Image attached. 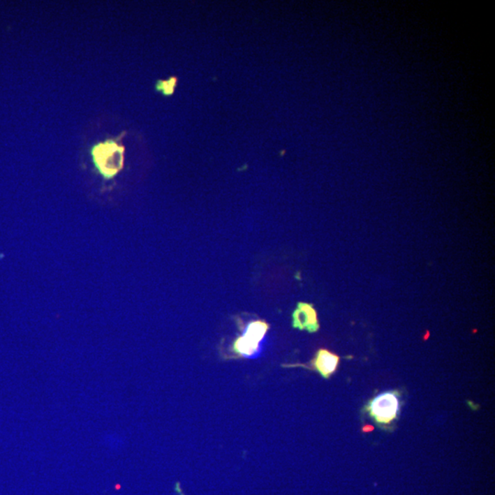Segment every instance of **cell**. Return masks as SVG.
<instances>
[{
	"label": "cell",
	"instance_id": "obj_5",
	"mask_svg": "<svg viewBox=\"0 0 495 495\" xmlns=\"http://www.w3.org/2000/svg\"><path fill=\"white\" fill-rule=\"evenodd\" d=\"M269 324L263 320L251 322L242 337L251 345L260 348V342L265 339L269 330Z\"/></svg>",
	"mask_w": 495,
	"mask_h": 495
},
{
	"label": "cell",
	"instance_id": "obj_6",
	"mask_svg": "<svg viewBox=\"0 0 495 495\" xmlns=\"http://www.w3.org/2000/svg\"><path fill=\"white\" fill-rule=\"evenodd\" d=\"M177 78L175 77L170 78L168 81H159L156 84V89L162 92L163 95H172L177 87Z\"/></svg>",
	"mask_w": 495,
	"mask_h": 495
},
{
	"label": "cell",
	"instance_id": "obj_2",
	"mask_svg": "<svg viewBox=\"0 0 495 495\" xmlns=\"http://www.w3.org/2000/svg\"><path fill=\"white\" fill-rule=\"evenodd\" d=\"M400 404L394 392H385L378 395L369 406V412L379 424H390L397 420Z\"/></svg>",
	"mask_w": 495,
	"mask_h": 495
},
{
	"label": "cell",
	"instance_id": "obj_4",
	"mask_svg": "<svg viewBox=\"0 0 495 495\" xmlns=\"http://www.w3.org/2000/svg\"><path fill=\"white\" fill-rule=\"evenodd\" d=\"M339 357L331 351L321 348L316 353L315 358L310 363L309 367L325 379H329L338 369Z\"/></svg>",
	"mask_w": 495,
	"mask_h": 495
},
{
	"label": "cell",
	"instance_id": "obj_3",
	"mask_svg": "<svg viewBox=\"0 0 495 495\" xmlns=\"http://www.w3.org/2000/svg\"><path fill=\"white\" fill-rule=\"evenodd\" d=\"M293 327L300 330H307L310 333L319 330L318 314L311 304L298 303L297 309L293 313Z\"/></svg>",
	"mask_w": 495,
	"mask_h": 495
},
{
	"label": "cell",
	"instance_id": "obj_1",
	"mask_svg": "<svg viewBox=\"0 0 495 495\" xmlns=\"http://www.w3.org/2000/svg\"><path fill=\"white\" fill-rule=\"evenodd\" d=\"M91 156L98 174L105 180L114 179L124 168L125 147L114 140L96 143Z\"/></svg>",
	"mask_w": 495,
	"mask_h": 495
}]
</instances>
